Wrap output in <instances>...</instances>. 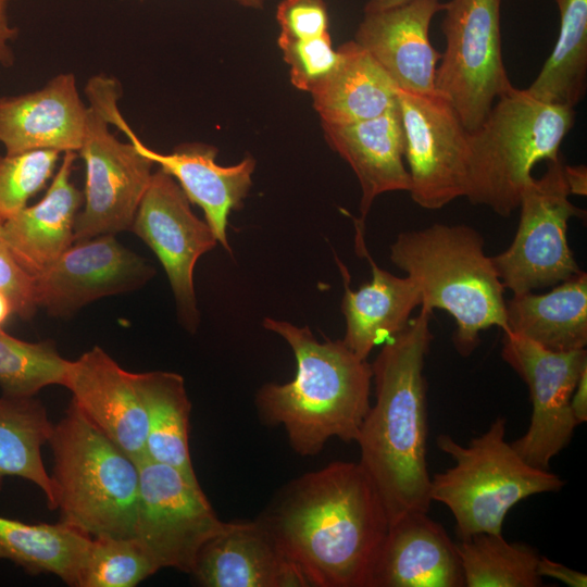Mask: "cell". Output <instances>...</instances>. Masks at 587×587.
Wrapping results in <instances>:
<instances>
[{
	"label": "cell",
	"mask_w": 587,
	"mask_h": 587,
	"mask_svg": "<svg viewBox=\"0 0 587 587\" xmlns=\"http://www.w3.org/2000/svg\"><path fill=\"white\" fill-rule=\"evenodd\" d=\"M258 519L312 587H369L389 528L375 485L350 461L292 479Z\"/></svg>",
	"instance_id": "obj_1"
},
{
	"label": "cell",
	"mask_w": 587,
	"mask_h": 587,
	"mask_svg": "<svg viewBox=\"0 0 587 587\" xmlns=\"http://www.w3.org/2000/svg\"><path fill=\"white\" fill-rule=\"evenodd\" d=\"M430 315L432 311L421 308L371 364L376 399L355 440L359 463L380 496L389 525L407 513L428 512L432 503L423 372L433 340Z\"/></svg>",
	"instance_id": "obj_2"
},
{
	"label": "cell",
	"mask_w": 587,
	"mask_h": 587,
	"mask_svg": "<svg viewBox=\"0 0 587 587\" xmlns=\"http://www.w3.org/2000/svg\"><path fill=\"white\" fill-rule=\"evenodd\" d=\"M262 324L287 341L297 372L288 383H266L257 391L260 420L283 426L302 457L320 453L330 438L355 441L371 407V364L342 339L319 341L308 326L271 317Z\"/></svg>",
	"instance_id": "obj_3"
},
{
	"label": "cell",
	"mask_w": 587,
	"mask_h": 587,
	"mask_svg": "<svg viewBox=\"0 0 587 587\" xmlns=\"http://www.w3.org/2000/svg\"><path fill=\"white\" fill-rule=\"evenodd\" d=\"M390 261L415 283L421 308L454 319L453 344L462 357L476 349L480 332L492 326L507 332L504 287L474 228L435 223L400 233Z\"/></svg>",
	"instance_id": "obj_4"
},
{
	"label": "cell",
	"mask_w": 587,
	"mask_h": 587,
	"mask_svg": "<svg viewBox=\"0 0 587 587\" xmlns=\"http://www.w3.org/2000/svg\"><path fill=\"white\" fill-rule=\"evenodd\" d=\"M49 444L61 521L90 537H134L138 463L73 402L53 425Z\"/></svg>",
	"instance_id": "obj_5"
},
{
	"label": "cell",
	"mask_w": 587,
	"mask_h": 587,
	"mask_svg": "<svg viewBox=\"0 0 587 587\" xmlns=\"http://www.w3.org/2000/svg\"><path fill=\"white\" fill-rule=\"evenodd\" d=\"M574 123V108L538 100L512 86L494 102L483 123L467 133L465 198L509 216L534 178L535 164L559 158Z\"/></svg>",
	"instance_id": "obj_6"
},
{
	"label": "cell",
	"mask_w": 587,
	"mask_h": 587,
	"mask_svg": "<svg viewBox=\"0 0 587 587\" xmlns=\"http://www.w3.org/2000/svg\"><path fill=\"white\" fill-rule=\"evenodd\" d=\"M505 430L507 420L499 416L466 446L447 434L437 438L454 465L430 477L429 497L450 510L459 539L502 534L508 512L520 501L565 485L559 475L527 463L507 441Z\"/></svg>",
	"instance_id": "obj_7"
},
{
	"label": "cell",
	"mask_w": 587,
	"mask_h": 587,
	"mask_svg": "<svg viewBox=\"0 0 587 587\" xmlns=\"http://www.w3.org/2000/svg\"><path fill=\"white\" fill-rule=\"evenodd\" d=\"M85 95L88 115L77 154L85 163L86 182L84 208L74 224L75 241L130 230L154 164L109 129L108 108L121 98L120 83L103 74L92 76Z\"/></svg>",
	"instance_id": "obj_8"
},
{
	"label": "cell",
	"mask_w": 587,
	"mask_h": 587,
	"mask_svg": "<svg viewBox=\"0 0 587 587\" xmlns=\"http://www.w3.org/2000/svg\"><path fill=\"white\" fill-rule=\"evenodd\" d=\"M501 0H450L441 28L446 49L435 85L467 130L477 128L494 102L513 85L502 59Z\"/></svg>",
	"instance_id": "obj_9"
},
{
	"label": "cell",
	"mask_w": 587,
	"mask_h": 587,
	"mask_svg": "<svg viewBox=\"0 0 587 587\" xmlns=\"http://www.w3.org/2000/svg\"><path fill=\"white\" fill-rule=\"evenodd\" d=\"M561 155L524 188L519 227L510 247L491 257L504 287L515 294L557 285L582 270L567 242L569 220L585 212L569 199Z\"/></svg>",
	"instance_id": "obj_10"
},
{
	"label": "cell",
	"mask_w": 587,
	"mask_h": 587,
	"mask_svg": "<svg viewBox=\"0 0 587 587\" xmlns=\"http://www.w3.org/2000/svg\"><path fill=\"white\" fill-rule=\"evenodd\" d=\"M134 537L159 569L190 574L203 545L222 527L198 479L143 458Z\"/></svg>",
	"instance_id": "obj_11"
},
{
	"label": "cell",
	"mask_w": 587,
	"mask_h": 587,
	"mask_svg": "<svg viewBox=\"0 0 587 587\" xmlns=\"http://www.w3.org/2000/svg\"><path fill=\"white\" fill-rule=\"evenodd\" d=\"M405 138L410 195L420 207L440 209L465 197L469 183V130L450 101L398 88Z\"/></svg>",
	"instance_id": "obj_12"
},
{
	"label": "cell",
	"mask_w": 587,
	"mask_h": 587,
	"mask_svg": "<svg viewBox=\"0 0 587 587\" xmlns=\"http://www.w3.org/2000/svg\"><path fill=\"white\" fill-rule=\"evenodd\" d=\"M501 357L527 385L533 408L527 430L511 445L530 465L549 470L577 426L570 401L587 369L586 349L552 351L504 333Z\"/></svg>",
	"instance_id": "obj_13"
},
{
	"label": "cell",
	"mask_w": 587,
	"mask_h": 587,
	"mask_svg": "<svg viewBox=\"0 0 587 587\" xmlns=\"http://www.w3.org/2000/svg\"><path fill=\"white\" fill-rule=\"evenodd\" d=\"M143 240L162 264L182 324L195 332L199 311L193 270L217 239L205 221L195 215L177 182L163 170L153 172L130 229Z\"/></svg>",
	"instance_id": "obj_14"
},
{
	"label": "cell",
	"mask_w": 587,
	"mask_h": 587,
	"mask_svg": "<svg viewBox=\"0 0 587 587\" xmlns=\"http://www.w3.org/2000/svg\"><path fill=\"white\" fill-rule=\"evenodd\" d=\"M154 273L115 235H100L75 241L53 264L34 276L36 301L50 315L66 317L97 299L140 288Z\"/></svg>",
	"instance_id": "obj_15"
},
{
	"label": "cell",
	"mask_w": 587,
	"mask_h": 587,
	"mask_svg": "<svg viewBox=\"0 0 587 587\" xmlns=\"http://www.w3.org/2000/svg\"><path fill=\"white\" fill-rule=\"evenodd\" d=\"M108 118L140 153L177 182L188 200L203 211L217 242L230 251L226 234L228 215L242 207L252 184L255 161L247 157L235 165L222 166L215 161L216 149L203 143L182 145L171 153H160L136 136L122 116L117 103L110 108Z\"/></svg>",
	"instance_id": "obj_16"
},
{
	"label": "cell",
	"mask_w": 587,
	"mask_h": 587,
	"mask_svg": "<svg viewBox=\"0 0 587 587\" xmlns=\"http://www.w3.org/2000/svg\"><path fill=\"white\" fill-rule=\"evenodd\" d=\"M445 3L411 0L402 5L364 12L354 41L384 68L399 89L439 95L435 78L441 54L429 41V25Z\"/></svg>",
	"instance_id": "obj_17"
},
{
	"label": "cell",
	"mask_w": 587,
	"mask_h": 587,
	"mask_svg": "<svg viewBox=\"0 0 587 587\" xmlns=\"http://www.w3.org/2000/svg\"><path fill=\"white\" fill-rule=\"evenodd\" d=\"M72 402L137 463L146 458L147 415L134 373L102 348L70 361L64 383Z\"/></svg>",
	"instance_id": "obj_18"
},
{
	"label": "cell",
	"mask_w": 587,
	"mask_h": 587,
	"mask_svg": "<svg viewBox=\"0 0 587 587\" xmlns=\"http://www.w3.org/2000/svg\"><path fill=\"white\" fill-rule=\"evenodd\" d=\"M88 115L76 77L62 73L42 88L0 97V143L7 154L34 150L78 152Z\"/></svg>",
	"instance_id": "obj_19"
},
{
	"label": "cell",
	"mask_w": 587,
	"mask_h": 587,
	"mask_svg": "<svg viewBox=\"0 0 587 587\" xmlns=\"http://www.w3.org/2000/svg\"><path fill=\"white\" fill-rule=\"evenodd\" d=\"M190 575L204 587H307L259 519L223 522Z\"/></svg>",
	"instance_id": "obj_20"
},
{
	"label": "cell",
	"mask_w": 587,
	"mask_h": 587,
	"mask_svg": "<svg viewBox=\"0 0 587 587\" xmlns=\"http://www.w3.org/2000/svg\"><path fill=\"white\" fill-rule=\"evenodd\" d=\"M427 513L389 525L369 587H464L457 544Z\"/></svg>",
	"instance_id": "obj_21"
},
{
	"label": "cell",
	"mask_w": 587,
	"mask_h": 587,
	"mask_svg": "<svg viewBox=\"0 0 587 587\" xmlns=\"http://www.w3.org/2000/svg\"><path fill=\"white\" fill-rule=\"evenodd\" d=\"M328 145L351 166L361 186L360 217L364 222L376 199L389 191H409L404 165L405 138L399 107L371 120L345 125L322 124Z\"/></svg>",
	"instance_id": "obj_22"
},
{
	"label": "cell",
	"mask_w": 587,
	"mask_h": 587,
	"mask_svg": "<svg viewBox=\"0 0 587 587\" xmlns=\"http://www.w3.org/2000/svg\"><path fill=\"white\" fill-rule=\"evenodd\" d=\"M76 158L77 152H64L45 196L3 223L12 253L32 276L48 268L75 242L74 224L84 201L71 180Z\"/></svg>",
	"instance_id": "obj_23"
},
{
	"label": "cell",
	"mask_w": 587,
	"mask_h": 587,
	"mask_svg": "<svg viewBox=\"0 0 587 587\" xmlns=\"http://www.w3.org/2000/svg\"><path fill=\"white\" fill-rule=\"evenodd\" d=\"M355 250L371 265L372 279L359 289L349 286L346 266L336 258L344 278L341 311L346 321L344 342L359 358L401 332L412 311L421 305V294L409 277H398L380 268L367 252L364 237H355Z\"/></svg>",
	"instance_id": "obj_24"
},
{
	"label": "cell",
	"mask_w": 587,
	"mask_h": 587,
	"mask_svg": "<svg viewBox=\"0 0 587 587\" xmlns=\"http://www.w3.org/2000/svg\"><path fill=\"white\" fill-rule=\"evenodd\" d=\"M337 51L335 67L310 92L322 124L366 121L398 105V87L362 46L351 40Z\"/></svg>",
	"instance_id": "obj_25"
},
{
	"label": "cell",
	"mask_w": 587,
	"mask_h": 587,
	"mask_svg": "<svg viewBox=\"0 0 587 587\" xmlns=\"http://www.w3.org/2000/svg\"><path fill=\"white\" fill-rule=\"evenodd\" d=\"M505 333L527 338L552 351L587 345V274L557 284L542 295L515 294L505 301Z\"/></svg>",
	"instance_id": "obj_26"
},
{
	"label": "cell",
	"mask_w": 587,
	"mask_h": 587,
	"mask_svg": "<svg viewBox=\"0 0 587 587\" xmlns=\"http://www.w3.org/2000/svg\"><path fill=\"white\" fill-rule=\"evenodd\" d=\"M147 415L146 458L198 479L189 450L191 404L182 375L153 371L134 373Z\"/></svg>",
	"instance_id": "obj_27"
},
{
	"label": "cell",
	"mask_w": 587,
	"mask_h": 587,
	"mask_svg": "<svg viewBox=\"0 0 587 587\" xmlns=\"http://www.w3.org/2000/svg\"><path fill=\"white\" fill-rule=\"evenodd\" d=\"M91 537L61 521L25 523L0 516V560L28 574H53L77 587L80 565Z\"/></svg>",
	"instance_id": "obj_28"
},
{
	"label": "cell",
	"mask_w": 587,
	"mask_h": 587,
	"mask_svg": "<svg viewBox=\"0 0 587 587\" xmlns=\"http://www.w3.org/2000/svg\"><path fill=\"white\" fill-rule=\"evenodd\" d=\"M52 429L46 408L34 397L0 398V489L5 477L24 478L42 490L54 510L53 484L41 457Z\"/></svg>",
	"instance_id": "obj_29"
},
{
	"label": "cell",
	"mask_w": 587,
	"mask_h": 587,
	"mask_svg": "<svg viewBox=\"0 0 587 587\" xmlns=\"http://www.w3.org/2000/svg\"><path fill=\"white\" fill-rule=\"evenodd\" d=\"M560 12L557 42L526 89L538 100L575 108L587 88V0H555Z\"/></svg>",
	"instance_id": "obj_30"
},
{
	"label": "cell",
	"mask_w": 587,
	"mask_h": 587,
	"mask_svg": "<svg viewBox=\"0 0 587 587\" xmlns=\"http://www.w3.org/2000/svg\"><path fill=\"white\" fill-rule=\"evenodd\" d=\"M455 544L466 587L542 586L537 573L540 555L530 546L509 542L502 534L492 533L475 534Z\"/></svg>",
	"instance_id": "obj_31"
},
{
	"label": "cell",
	"mask_w": 587,
	"mask_h": 587,
	"mask_svg": "<svg viewBox=\"0 0 587 587\" xmlns=\"http://www.w3.org/2000/svg\"><path fill=\"white\" fill-rule=\"evenodd\" d=\"M70 360L50 340L28 342L0 329V386L3 395L34 397L50 385L64 386Z\"/></svg>",
	"instance_id": "obj_32"
},
{
	"label": "cell",
	"mask_w": 587,
	"mask_h": 587,
	"mask_svg": "<svg viewBox=\"0 0 587 587\" xmlns=\"http://www.w3.org/2000/svg\"><path fill=\"white\" fill-rule=\"evenodd\" d=\"M159 570L135 537H91L77 587H134Z\"/></svg>",
	"instance_id": "obj_33"
},
{
	"label": "cell",
	"mask_w": 587,
	"mask_h": 587,
	"mask_svg": "<svg viewBox=\"0 0 587 587\" xmlns=\"http://www.w3.org/2000/svg\"><path fill=\"white\" fill-rule=\"evenodd\" d=\"M60 159L54 150L0 155V220L15 216L53 176Z\"/></svg>",
	"instance_id": "obj_34"
},
{
	"label": "cell",
	"mask_w": 587,
	"mask_h": 587,
	"mask_svg": "<svg viewBox=\"0 0 587 587\" xmlns=\"http://www.w3.org/2000/svg\"><path fill=\"white\" fill-rule=\"evenodd\" d=\"M278 46L289 65L291 84L303 91L311 92L338 61L329 32L307 40L278 42Z\"/></svg>",
	"instance_id": "obj_35"
},
{
	"label": "cell",
	"mask_w": 587,
	"mask_h": 587,
	"mask_svg": "<svg viewBox=\"0 0 587 587\" xmlns=\"http://www.w3.org/2000/svg\"><path fill=\"white\" fill-rule=\"evenodd\" d=\"M276 18L280 27L277 42L307 40L328 33L324 0H282Z\"/></svg>",
	"instance_id": "obj_36"
},
{
	"label": "cell",
	"mask_w": 587,
	"mask_h": 587,
	"mask_svg": "<svg viewBox=\"0 0 587 587\" xmlns=\"http://www.w3.org/2000/svg\"><path fill=\"white\" fill-rule=\"evenodd\" d=\"M0 220V288L10 297L14 314L30 320L37 308L35 278L17 262L12 253Z\"/></svg>",
	"instance_id": "obj_37"
},
{
	"label": "cell",
	"mask_w": 587,
	"mask_h": 587,
	"mask_svg": "<svg viewBox=\"0 0 587 587\" xmlns=\"http://www.w3.org/2000/svg\"><path fill=\"white\" fill-rule=\"evenodd\" d=\"M537 573L540 577H551L570 587L587 586V575L585 573L572 570L545 557L539 558Z\"/></svg>",
	"instance_id": "obj_38"
},
{
	"label": "cell",
	"mask_w": 587,
	"mask_h": 587,
	"mask_svg": "<svg viewBox=\"0 0 587 587\" xmlns=\"http://www.w3.org/2000/svg\"><path fill=\"white\" fill-rule=\"evenodd\" d=\"M8 1L0 0V65L2 66L13 65L14 52L11 43L17 36V28L9 21Z\"/></svg>",
	"instance_id": "obj_39"
},
{
	"label": "cell",
	"mask_w": 587,
	"mask_h": 587,
	"mask_svg": "<svg viewBox=\"0 0 587 587\" xmlns=\"http://www.w3.org/2000/svg\"><path fill=\"white\" fill-rule=\"evenodd\" d=\"M570 407L577 426L587 421V369L583 371L576 383Z\"/></svg>",
	"instance_id": "obj_40"
},
{
	"label": "cell",
	"mask_w": 587,
	"mask_h": 587,
	"mask_svg": "<svg viewBox=\"0 0 587 587\" xmlns=\"http://www.w3.org/2000/svg\"><path fill=\"white\" fill-rule=\"evenodd\" d=\"M564 176L570 193L586 196L587 170L585 165L571 166L564 164Z\"/></svg>",
	"instance_id": "obj_41"
},
{
	"label": "cell",
	"mask_w": 587,
	"mask_h": 587,
	"mask_svg": "<svg viewBox=\"0 0 587 587\" xmlns=\"http://www.w3.org/2000/svg\"><path fill=\"white\" fill-rule=\"evenodd\" d=\"M411 0H367L364 12L382 11L402 5Z\"/></svg>",
	"instance_id": "obj_42"
},
{
	"label": "cell",
	"mask_w": 587,
	"mask_h": 587,
	"mask_svg": "<svg viewBox=\"0 0 587 587\" xmlns=\"http://www.w3.org/2000/svg\"><path fill=\"white\" fill-rule=\"evenodd\" d=\"M14 309L10 297L0 288V329L3 327Z\"/></svg>",
	"instance_id": "obj_43"
},
{
	"label": "cell",
	"mask_w": 587,
	"mask_h": 587,
	"mask_svg": "<svg viewBox=\"0 0 587 587\" xmlns=\"http://www.w3.org/2000/svg\"><path fill=\"white\" fill-rule=\"evenodd\" d=\"M241 5L254 9H261L263 5V0H235Z\"/></svg>",
	"instance_id": "obj_44"
}]
</instances>
